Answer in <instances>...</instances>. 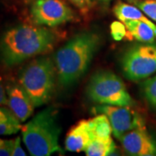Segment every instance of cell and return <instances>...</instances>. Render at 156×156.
<instances>
[{
	"instance_id": "2e32d148",
	"label": "cell",
	"mask_w": 156,
	"mask_h": 156,
	"mask_svg": "<svg viewBox=\"0 0 156 156\" xmlns=\"http://www.w3.org/2000/svg\"><path fill=\"white\" fill-rule=\"evenodd\" d=\"M116 150V146L112 138L97 139L95 138L84 151L88 156L112 155Z\"/></svg>"
},
{
	"instance_id": "9a60e30c",
	"label": "cell",
	"mask_w": 156,
	"mask_h": 156,
	"mask_svg": "<svg viewBox=\"0 0 156 156\" xmlns=\"http://www.w3.org/2000/svg\"><path fill=\"white\" fill-rule=\"evenodd\" d=\"M89 122L94 139H108L111 137V124L106 115L99 113L96 116L89 119Z\"/></svg>"
},
{
	"instance_id": "9c48e42d",
	"label": "cell",
	"mask_w": 156,
	"mask_h": 156,
	"mask_svg": "<svg viewBox=\"0 0 156 156\" xmlns=\"http://www.w3.org/2000/svg\"><path fill=\"white\" fill-rule=\"evenodd\" d=\"M125 152L133 156H155L156 140L146 128H137L123 134L119 139Z\"/></svg>"
},
{
	"instance_id": "ac0fdd59",
	"label": "cell",
	"mask_w": 156,
	"mask_h": 156,
	"mask_svg": "<svg viewBox=\"0 0 156 156\" xmlns=\"http://www.w3.org/2000/svg\"><path fill=\"white\" fill-rule=\"evenodd\" d=\"M133 2L147 17L156 22V0H133Z\"/></svg>"
},
{
	"instance_id": "5b68a950",
	"label": "cell",
	"mask_w": 156,
	"mask_h": 156,
	"mask_svg": "<svg viewBox=\"0 0 156 156\" xmlns=\"http://www.w3.org/2000/svg\"><path fill=\"white\" fill-rule=\"evenodd\" d=\"M87 94L90 100L100 105H134V101L122 80L115 74L107 70L95 73L91 77Z\"/></svg>"
},
{
	"instance_id": "8fae6325",
	"label": "cell",
	"mask_w": 156,
	"mask_h": 156,
	"mask_svg": "<svg viewBox=\"0 0 156 156\" xmlns=\"http://www.w3.org/2000/svg\"><path fill=\"white\" fill-rule=\"evenodd\" d=\"M89 120H82L70 128L65 138V148L69 152L85 151L93 140Z\"/></svg>"
},
{
	"instance_id": "e0dca14e",
	"label": "cell",
	"mask_w": 156,
	"mask_h": 156,
	"mask_svg": "<svg viewBox=\"0 0 156 156\" xmlns=\"http://www.w3.org/2000/svg\"><path fill=\"white\" fill-rule=\"evenodd\" d=\"M142 91L147 101L156 109V76L147 78L142 83Z\"/></svg>"
},
{
	"instance_id": "cb8c5ba5",
	"label": "cell",
	"mask_w": 156,
	"mask_h": 156,
	"mask_svg": "<svg viewBox=\"0 0 156 156\" xmlns=\"http://www.w3.org/2000/svg\"><path fill=\"white\" fill-rule=\"evenodd\" d=\"M105 1H108V0H105ZM131 1H133V0H131Z\"/></svg>"
},
{
	"instance_id": "ffe728a7",
	"label": "cell",
	"mask_w": 156,
	"mask_h": 156,
	"mask_svg": "<svg viewBox=\"0 0 156 156\" xmlns=\"http://www.w3.org/2000/svg\"><path fill=\"white\" fill-rule=\"evenodd\" d=\"M14 145V140L0 138V156H11Z\"/></svg>"
},
{
	"instance_id": "4fadbf2b",
	"label": "cell",
	"mask_w": 156,
	"mask_h": 156,
	"mask_svg": "<svg viewBox=\"0 0 156 156\" xmlns=\"http://www.w3.org/2000/svg\"><path fill=\"white\" fill-rule=\"evenodd\" d=\"M113 11L115 16L122 23L126 21H142L151 24L154 23L150 18L144 15L143 11L137 6L119 2L114 6Z\"/></svg>"
},
{
	"instance_id": "d6986e66",
	"label": "cell",
	"mask_w": 156,
	"mask_h": 156,
	"mask_svg": "<svg viewBox=\"0 0 156 156\" xmlns=\"http://www.w3.org/2000/svg\"><path fill=\"white\" fill-rule=\"evenodd\" d=\"M111 34L112 37L115 40H122L124 38H127L128 37V30L125 26V24L122 22H114L111 24Z\"/></svg>"
},
{
	"instance_id": "3957f363",
	"label": "cell",
	"mask_w": 156,
	"mask_h": 156,
	"mask_svg": "<svg viewBox=\"0 0 156 156\" xmlns=\"http://www.w3.org/2000/svg\"><path fill=\"white\" fill-rule=\"evenodd\" d=\"M61 131L56 111L52 108L38 113L21 128L23 143L30 155L33 156H49L56 152L62 153L59 144Z\"/></svg>"
},
{
	"instance_id": "7c38bea8",
	"label": "cell",
	"mask_w": 156,
	"mask_h": 156,
	"mask_svg": "<svg viewBox=\"0 0 156 156\" xmlns=\"http://www.w3.org/2000/svg\"><path fill=\"white\" fill-rule=\"evenodd\" d=\"M128 30V40H137L145 44L156 42V24L142 21H126L123 23Z\"/></svg>"
},
{
	"instance_id": "277c9868",
	"label": "cell",
	"mask_w": 156,
	"mask_h": 156,
	"mask_svg": "<svg viewBox=\"0 0 156 156\" xmlns=\"http://www.w3.org/2000/svg\"><path fill=\"white\" fill-rule=\"evenodd\" d=\"M56 67L49 57H39L28 63L19 74V84L30 96L35 108L47 103L55 89Z\"/></svg>"
},
{
	"instance_id": "30bf717a",
	"label": "cell",
	"mask_w": 156,
	"mask_h": 156,
	"mask_svg": "<svg viewBox=\"0 0 156 156\" xmlns=\"http://www.w3.org/2000/svg\"><path fill=\"white\" fill-rule=\"evenodd\" d=\"M7 106L17 119L23 122L32 115L34 112L33 102L19 83H12L6 89Z\"/></svg>"
},
{
	"instance_id": "6da1fadb",
	"label": "cell",
	"mask_w": 156,
	"mask_h": 156,
	"mask_svg": "<svg viewBox=\"0 0 156 156\" xmlns=\"http://www.w3.org/2000/svg\"><path fill=\"white\" fill-rule=\"evenodd\" d=\"M56 34L45 27L22 24L8 30L0 39V59L13 67L33 56L45 54L55 44Z\"/></svg>"
},
{
	"instance_id": "5bb4252c",
	"label": "cell",
	"mask_w": 156,
	"mask_h": 156,
	"mask_svg": "<svg viewBox=\"0 0 156 156\" xmlns=\"http://www.w3.org/2000/svg\"><path fill=\"white\" fill-rule=\"evenodd\" d=\"M22 128L21 122L10 108L0 107V135L17 134Z\"/></svg>"
},
{
	"instance_id": "ba28073f",
	"label": "cell",
	"mask_w": 156,
	"mask_h": 156,
	"mask_svg": "<svg viewBox=\"0 0 156 156\" xmlns=\"http://www.w3.org/2000/svg\"><path fill=\"white\" fill-rule=\"evenodd\" d=\"M95 110L108 116L111 124L112 133L118 140L131 130L146 128L143 117L132 108V106L99 105L95 107Z\"/></svg>"
},
{
	"instance_id": "52a82bcc",
	"label": "cell",
	"mask_w": 156,
	"mask_h": 156,
	"mask_svg": "<svg viewBox=\"0 0 156 156\" xmlns=\"http://www.w3.org/2000/svg\"><path fill=\"white\" fill-rule=\"evenodd\" d=\"M30 18L36 25L56 27L72 21L75 13L62 0H34Z\"/></svg>"
},
{
	"instance_id": "7402d4cb",
	"label": "cell",
	"mask_w": 156,
	"mask_h": 156,
	"mask_svg": "<svg viewBox=\"0 0 156 156\" xmlns=\"http://www.w3.org/2000/svg\"><path fill=\"white\" fill-rule=\"evenodd\" d=\"M76 7L82 12H86L89 10V7L91 5L90 0H69Z\"/></svg>"
},
{
	"instance_id": "603a6c76",
	"label": "cell",
	"mask_w": 156,
	"mask_h": 156,
	"mask_svg": "<svg viewBox=\"0 0 156 156\" xmlns=\"http://www.w3.org/2000/svg\"><path fill=\"white\" fill-rule=\"evenodd\" d=\"M0 105H7V94L1 81H0Z\"/></svg>"
},
{
	"instance_id": "7a4b0ae2",
	"label": "cell",
	"mask_w": 156,
	"mask_h": 156,
	"mask_svg": "<svg viewBox=\"0 0 156 156\" xmlns=\"http://www.w3.org/2000/svg\"><path fill=\"white\" fill-rule=\"evenodd\" d=\"M100 44L101 39L96 33L83 32L57 50L55 63L62 86H71L83 76Z\"/></svg>"
},
{
	"instance_id": "44dd1931",
	"label": "cell",
	"mask_w": 156,
	"mask_h": 156,
	"mask_svg": "<svg viewBox=\"0 0 156 156\" xmlns=\"http://www.w3.org/2000/svg\"><path fill=\"white\" fill-rule=\"evenodd\" d=\"M26 153L25 151L23 149L22 146H21V138L18 136L16 139L14 140V145L12 148V153L11 156H25Z\"/></svg>"
},
{
	"instance_id": "8992f818",
	"label": "cell",
	"mask_w": 156,
	"mask_h": 156,
	"mask_svg": "<svg viewBox=\"0 0 156 156\" xmlns=\"http://www.w3.org/2000/svg\"><path fill=\"white\" fill-rule=\"evenodd\" d=\"M125 76L134 82L147 79L156 73V44H137L126 51L122 60Z\"/></svg>"
}]
</instances>
